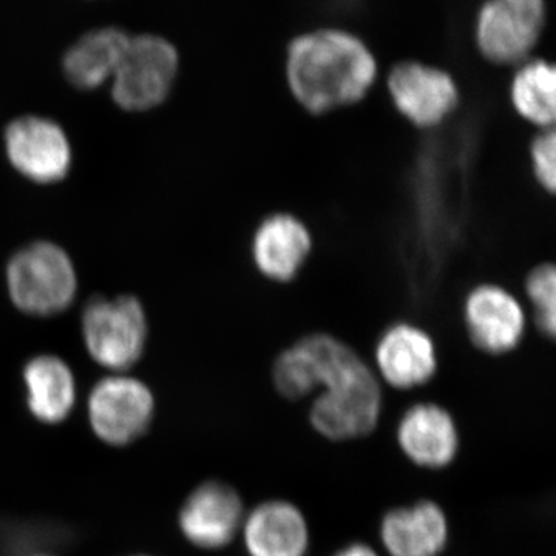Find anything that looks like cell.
I'll use <instances>...</instances> for the list:
<instances>
[{
  "label": "cell",
  "instance_id": "1",
  "mask_svg": "<svg viewBox=\"0 0 556 556\" xmlns=\"http://www.w3.org/2000/svg\"><path fill=\"white\" fill-rule=\"evenodd\" d=\"M378 73V61L367 43L342 28L303 33L288 46L289 90L314 115L364 100Z\"/></svg>",
  "mask_w": 556,
  "mask_h": 556
},
{
  "label": "cell",
  "instance_id": "2",
  "mask_svg": "<svg viewBox=\"0 0 556 556\" xmlns=\"http://www.w3.org/2000/svg\"><path fill=\"white\" fill-rule=\"evenodd\" d=\"M314 388L320 391L309 412L311 426L329 441L368 437L382 415V388L367 362L342 340L329 334L303 338Z\"/></svg>",
  "mask_w": 556,
  "mask_h": 556
},
{
  "label": "cell",
  "instance_id": "3",
  "mask_svg": "<svg viewBox=\"0 0 556 556\" xmlns=\"http://www.w3.org/2000/svg\"><path fill=\"white\" fill-rule=\"evenodd\" d=\"M11 302L22 313L49 317L73 303L78 277L67 252L50 241L22 248L7 266Z\"/></svg>",
  "mask_w": 556,
  "mask_h": 556
},
{
  "label": "cell",
  "instance_id": "4",
  "mask_svg": "<svg viewBox=\"0 0 556 556\" xmlns=\"http://www.w3.org/2000/svg\"><path fill=\"white\" fill-rule=\"evenodd\" d=\"M83 338L102 368L124 372L141 358L149 338L148 317L137 298H97L84 308Z\"/></svg>",
  "mask_w": 556,
  "mask_h": 556
},
{
  "label": "cell",
  "instance_id": "5",
  "mask_svg": "<svg viewBox=\"0 0 556 556\" xmlns=\"http://www.w3.org/2000/svg\"><path fill=\"white\" fill-rule=\"evenodd\" d=\"M179 68L178 50L163 36H130L112 80V98L127 112L159 108L169 97Z\"/></svg>",
  "mask_w": 556,
  "mask_h": 556
},
{
  "label": "cell",
  "instance_id": "6",
  "mask_svg": "<svg viewBox=\"0 0 556 556\" xmlns=\"http://www.w3.org/2000/svg\"><path fill=\"white\" fill-rule=\"evenodd\" d=\"M87 416L94 437L124 447L149 430L155 416V397L142 380L113 372L91 388Z\"/></svg>",
  "mask_w": 556,
  "mask_h": 556
},
{
  "label": "cell",
  "instance_id": "7",
  "mask_svg": "<svg viewBox=\"0 0 556 556\" xmlns=\"http://www.w3.org/2000/svg\"><path fill=\"white\" fill-rule=\"evenodd\" d=\"M5 152L11 166L39 185L67 177L72 146L60 124L42 116H21L5 129Z\"/></svg>",
  "mask_w": 556,
  "mask_h": 556
},
{
  "label": "cell",
  "instance_id": "8",
  "mask_svg": "<svg viewBox=\"0 0 556 556\" xmlns=\"http://www.w3.org/2000/svg\"><path fill=\"white\" fill-rule=\"evenodd\" d=\"M387 86L397 112L420 129H430L447 119L459 101L455 79L444 70L422 62L394 65Z\"/></svg>",
  "mask_w": 556,
  "mask_h": 556
},
{
  "label": "cell",
  "instance_id": "9",
  "mask_svg": "<svg viewBox=\"0 0 556 556\" xmlns=\"http://www.w3.org/2000/svg\"><path fill=\"white\" fill-rule=\"evenodd\" d=\"M244 517L243 501L232 485L207 481L186 497L178 526L192 546L218 551L229 546L241 533Z\"/></svg>",
  "mask_w": 556,
  "mask_h": 556
},
{
  "label": "cell",
  "instance_id": "10",
  "mask_svg": "<svg viewBox=\"0 0 556 556\" xmlns=\"http://www.w3.org/2000/svg\"><path fill=\"white\" fill-rule=\"evenodd\" d=\"M399 448L415 466L441 470L456 459L459 431L448 409L419 402L405 409L396 428Z\"/></svg>",
  "mask_w": 556,
  "mask_h": 556
},
{
  "label": "cell",
  "instance_id": "11",
  "mask_svg": "<svg viewBox=\"0 0 556 556\" xmlns=\"http://www.w3.org/2000/svg\"><path fill=\"white\" fill-rule=\"evenodd\" d=\"M380 378L397 390L426 386L437 375L433 339L413 324H394L380 336L375 350Z\"/></svg>",
  "mask_w": 556,
  "mask_h": 556
},
{
  "label": "cell",
  "instance_id": "12",
  "mask_svg": "<svg viewBox=\"0 0 556 556\" xmlns=\"http://www.w3.org/2000/svg\"><path fill=\"white\" fill-rule=\"evenodd\" d=\"M249 556H306L311 547L308 519L299 506L269 500L252 508L241 527Z\"/></svg>",
  "mask_w": 556,
  "mask_h": 556
},
{
  "label": "cell",
  "instance_id": "13",
  "mask_svg": "<svg viewBox=\"0 0 556 556\" xmlns=\"http://www.w3.org/2000/svg\"><path fill=\"white\" fill-rule=\"evenodd\" d=\"M313 251L308 226L292 214L269 215L252 237L251 254L254 265L269 280H294Z\"/></svg>",
  "mask_w": 556,
  "mask_h": 556
},
{
  "label": "cell",
  "instance_id": "14",
  "mask_svg": "<svg viewBox=\"0 0 556 556\" xmlns=\"http://www.w3.org/2000/svg\"><path fill=\"white\" fill-rule=\"evenodd\" d=\"M448 535L447 515L430 500L391 508L380 521V541L390 556H441Z\"/></svg>",
  "mask_w": 556,
  "mask_h": 556
},
{
  "label": "cell",
  "instance_id": "15",
  "mask_svg": "<svg viewBox=\"0 0 556 556\" xmlns=\"http://www.w3.org/2000/svg\"><path fill=\"white\" fill-rule=\"evenodd\" d=\"M466 321L475 345L486 353H506L517 345L525 331L521 306L497 287H479L468 295Z\"/></svg>",
  "mask_w": 556,
  "mask_h": 556
},
{
  "label": "cell",
  "instance_id": "16",
  "mask_svg": "<svg viewBox=\"0 0 556 556\" xmlns=\"http://www.w3.org/2000/svg\"><path fill=\"white\" fill-rule=\"evenodd\" d=\"M130 35L118 27L94 28L80 36L62 61L65 78L80 90H94L112 80Z\"/></svg>",
  "mask_w": 556,
  "mask_h": 556
},
{
  "label": "cell",
  "instance_id": "17",
  "mask_svg": "<svg viewBox=\"0 0 556 556\" xmlns=\"http://www.w3.org/2000/svg\"><path fill=\"white\" fill-rule=\"evenodd\" d=\"M541 28L501 0H489L478 14V47L489 61L514 64L525 60L535 47Z\"/></svg>",
  "mask_w": 556,
  "mask_h": 556
},
{
  "label": "cell",
  "instance_id": "18",
  "mask_svg": "<svg viewBox=\"0 0 556 556\" xmlns=\"http://www.w3.org/2000/svg\"><path fill=\"white\" fill-rule=\"evenodd\" d=\"M27 407L40 422H64L76 404V380L61 357L38 356L24 368Z\"/></svg>",
  "mask_w": 556,
  "mask_h": 556
},
{
  "label": "cell",
  "instance_id": "19",
  "mask_svg": "<svg viewBox=\"0 0 556 556\" xmlns=\"http://www.w3.org/2000/svg\"><path fill=\"white\" fill-rule=\"evenodd\" d=\"M511 98L527 119L556 127V65L544 61L526 64L515 76Z\"/></svg>",
  "mask_w": 556,
  "mask_h": 556
},
{
  "label": "cell",
  "instance_id": "20",
  "mask_svg": "<svg viewBox=\"0 0 556 556\" xmlns=\"http://www.w3.org/2000/svg\"><path fill=\"white\" fill-rule=\"evenodd\" d=\"M527 291L535 305L538 325L556 339V266L536 269L529 278Z\"/></svg>",
  "mask_w": 556,
  "mask_h": 556
},
{
  "label": "cell",
  "instance_id": "21",
  "mask_svg": "<svg viewBox=\"0 0 556 556\" xmlns=\"http://www.w3.org/2000/svg\"><path fill=\"white\" fill-rule=\"evenodd\" d=\"M535 172L547 189L556 192V127H551L533 144Z\"/></svg>",
  "mask_w": 556,
  "mask_h": 556
},
{
  "label": "cell",
  "instance_id": "22",
  "mask_svg": "<svg viewBox=\"0 0 556 556\" xmlns=\"http://www.w3.org/2000/svg\"><path fill=\"white\" fill-rule=\"evenodd\" d=\"M501 2L506 3L508 9L518 11L527 20L533 21L543 27L544 17H546V2L544 0H501Z\"/></svg>",
  "mask_w": 556,
  "mask_h": 556
},
{
  "label": "cell",
  "instance_id": "23",
  "mask_svg": "<svg viewBox=\"0 0 556 556\" xmlns=\"http://www.w3.org/2000/svg\"><path fill=\"white\" fill-rule=\"evenodd\" d=\"M332 556H380L378 552L365 543H351L339 548Z\"/></svg>",
  "mask_w": 556,
  "mask_h": 556
},
{
  "label": "cell",
  "instance_id": "24",
  "mask_svg": "<svg viewBox=\"0 0 556 556\" xmlns=\"http://www.w3.org/2000/svg\"><path fill=\"white\" fill-rule=\"evenodd\" d=\"M134 556H149V555H134Z\"/></svg>",
  "mask_w": 556,
  "mask_h": 556
},
{
  "label": "cell",
  "instance_id": "25",
  "mask_svg": "<svg viewBox=\"0 0 556 556\" xmlns=\"http://www.w3.org/2000/svg\"><path fill=\"white\" fill-rule=\"evenodd\" d=\"M40 556H47V555H40Z\"/></svg>",
  "mask_w": 556,
  "mask_h": 556
}]
</instances>
